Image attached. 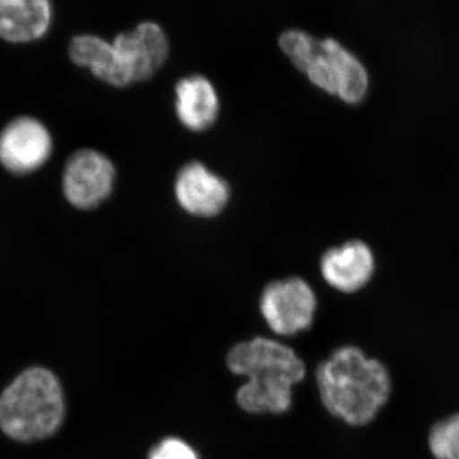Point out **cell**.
I'll use <instances>...</instances> for the list:
<instances>
[{
  "instance_id": "obj_10",
  "label": "cell",
  "mask_w": 459,
  "mask_h": 459,
  "mask_svg": "<svg viewBox=\"0 0 459 459\" xmlns=\"http://www.w3.org/2000/svg\"><path fill=\"white\" fill-rule=\"evenodd\" d=\"M376 262L367 244L352 240L332 247L320 261L323 279L341 292H356L367 286L374 274Z\"/></svg>"
},
{
  "instance_id": "obj_6",
  "label": "cell",
  "mask_w": 459,
  "mask_h": 459,
  "mask_svg": "<svg viewBox=\"0 0 459 459\" xmlns=\"http://www.w3.org/2000/svg\"><path fill=\"white\" fill-rule=\"evenodd\" d=\"M115 180L113 162L93 150L75 152L65 171V197L78 208H92L110 195Z\"/></svg>"
},
{
  "instance_id": "obj_8",
  "label": "cell",
  "mask_w": 459,
  "mask_h": 459,
  "mask_svg": "<svg viewBox=\"0 0 459 459\" xmlns=\"http://www.w3.org/2000/svg\"><path fill=\"white\" fill-rule=\"evenodd\" d=\"M113 45L128 68L133 82L152 77L169 54L168 36L153 21H143L134 29L119 33Z\"/></svg>"
},
{
  "instance_id": "obj_1",
  "label": "cell",
  "mask_w": 459,
  "mask_h": 459,
  "mask_svg": "<svg viewBox=\"0 0 459 459\" xmlns=\"http://www.w3.org/2000/svg\"><path fill=\"white\" fill-rule=\"evenodd\" d=\"M316 385L325 409L352 427L377 418L391 395L388 370L359 347L343 346L319 365Z\"/></svg>"
},
{
  "instance_id": "obj_14",
  "label": "cell",
  "mask_w": 459,
  "mask_h": 459,
  "mask_svg": "<svg viewBox=\"0 0 459 459\" xmlns=\"http://www.w3.org/2000/svg\"><path fill=\"white\" fill-rule=\"evenodd\" d=\"M429 448L435 459H459V413L434 425L429 434Z\"/></svg>"
},
{
  "instance_id": "obj_3",
  "label": "cell",
  "mask_w": 459,
  "mask_h": 459,
  "mask_svg": "<svg viewBox=\"0 0 459 459\" xmlns=\"http://www.w3.org/2000/svg\"><path fill=\"white\" fill-rule=\"evenodd\" d=\"M65 418L59 380L42 368L26 370L0 395V429L20 442L45 439Z\"/></svg>"
},
{
  "instance_id": "obj_5",
  "label": "cell",
  "mask_w": 459,
  "mask_h": 459,
  "mask_svg": "<svg viewBox=\"0 0 459 459\" xmlns=\"http://www.w3.org/2000/svg\"><path fill=\"white\" fill-rule=\"evenodd\" d=\"M316 310V296L312 287L299 277L273 281L263 290V318L280 336H292L309 328Z\"/></svg>"
},
{
  "instance_id": "obj_15",
  "label": "cell",
  "mask_w": 459,
  "mask_h": 459,
  "mask_svg": "<svg viewBox=\"0 0 459 459\" xmlns=\"http://www.w3.org/2000/svg\"><path fill=\"white\" fill-rule=\"evenodd\" d=\"M148 459H199L197 452L184 440L168 437L157 444Z\"/></svg>"
},
{
  "instance_id": "obj_11",
  "label": "cell",
  "mask_w": 459,
  "mask_h": 459,
  "mask_svg": "<svg viewBox=\"0 0 459 459\" xmlns=\"http://www.w3.org/2000/svg\"><path fill=\"white\" fill-rule=\"evenodd\" d=\"M175 110L190 131H204L216 122L220 100L213 83L202 74L181 78L175 86Z\"/></svg>"
},
{
  "instance_id": "obj_12",
  "label": "cell",
  "mask_w": 459,
  "mask_h": 459,
  "mask_svg": "<svg viewBox=\"0 0 459 459\" xmlns=\"http://www.w3.org/2000/svg\"><path fill=\"white\" fill-rule=\"evenodd\" d=\"M47 0H0V38L13 42L38 40L49 29Z\"/></svg>"
},
{
  "instance_id": "obj_4",
  "label": "cell",
  "mask_w": 459,
  "mask_h": 459,
  "mask_svg": "<svg viewBox=\"0 0 459 459\" xmlns=\"http://www.w3.org/2000/svg\"><path fill=\"white\" fill-rule=\"evenodd\" d=\"M280 47L325 92L349 104L360 102L367 95L369 86L367 69L334 39L319 40L303 30L290 29L280 36Z\"/></svg>"
},
{
  "instance_id": "obj_13",
  "label": "cell",
  "mask_w": 459,
  "mask_h": 459,
  "mask_svg": "<svg viewBox=\"0 0 459 459\" xmlns=\"http://www.w3.org/2000/svg\"><path fill=\"white\" fill-rule=\"evenodd\" d=\"M69 53L75 65L87 66L105 82L117 87L133 82L132 75L114 45L104 39L93 35L77 36L71 42Z\"/></svg>"
},
{
  "instance_id": "obj_2",
  "label": "cell",
  "mask_w": 459,
  "mask_h": 459,
  "mask_svg": "<svg viewBox=\"0 0 459 459\" xmlns=\"http://www.w3.org/2000/svg\"><path fill=\"white\" fill-rule=\"evenodd\" d=\"M226 364L232 373L247 377L237 401L255 415L286 412L292 403V386L305 377L304 362L294 350L263 337L235 344Z\"/></svg>"
},
{
  "instance_id": "obj_9",
  "label": "cell",
  "mask_w": 459,
  "mask_h": 459,
  "mask_svg": "<svg viewBox=\"0 0 459 459\" xmlns=\"http://www.w3.org/2000/svg\"><path fill=\"white\" fill-rule=\"evenodd\" d=\"M175 195L186 212L214 216L228 204V181L199 161H190L178 172Z\"/></svg>"
},
{
  "instance_id": "obj_7",
  "label": "cell",
  "mask_w": 459,
  "mask_h": 459,
  "mask_svg": "<svg viewBox=\"0 0 459 459\" xmlns=\"http://www.w3.org/2000/svg\"><path fill=\"white\" fill-rule=\"evenodd\" d=\"M51 153L49 132L32 117H20L0 134V162L9 171L26 174L40 168Z\"/></svg>"
}]
</instances>
